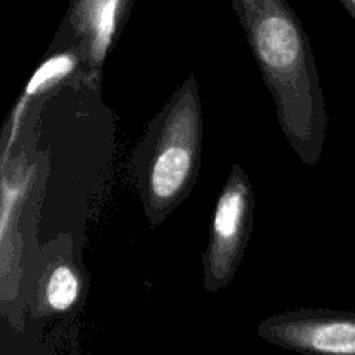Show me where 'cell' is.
I'll return each mask as SVG.
<instances>
[{
  "label": "cell",
  "instance_id": "cell-1",
  "mask_svg": "<svg viewBox=\"0 0 355 355\" xmlns=\"http://www.w3.org/2000/svg\"><path fill=\"white\" fill-rule=\"evenodd\" d=\"M232 9L272 96L279 128L302 163L315 166L324 149L328 113L300 17L284 0H232Z\"/></svg>",
  "mask_w": 355,
  "mask_h": 355
},
{
  "label": "cell",
  "instance_id": "cell-2",
  "mask_svg": "<svg viewBox=\"0 0 355 355\" xmlns=\"http://www.w3.org/2000/svg\"><path fill=\"white\" fill-rule=\"evenodd\" d=\"M203 148V107L194 75L172 94L132 151L127 180L153 229L159 227L196 186Z\"/></svg>",
  "mask_w": 355,
  "mask_h": 355
},
{
  "label": "cell",
  "instance_id": "cell-3",
  "mask_svg": "<svg viewBox=\"0 0 355 355\" xmlns=\"http://www.w3.org/2000/svg\"><path fill=\"white\" fill-rule=\"evenodd\" d=\"M255 193L241 165L229 172L215 205L208 245L203 253V281L208 293L224 290L238 274L253 232Z\"/></svg>",
  "mask_w": 355,
  "mask_h": 355
},
{
  "label": "cell",
  "instance_id": "cell-4",
  "mask_svg": "<svg viewBox=\"0 0 355 355\" xmlns=\"http://www.w3.org/2000/svg\"><path fill=\"white\" fill-rule=\"evenodd\" d=\"M257 335L305 355H355V312L297 309L263 319Z\"/></svg>",
  "mask_w": 355,
  "mask_h": 355
},
{
  "label": "cell",
  "instance_id": "cell-5",
  "mask_svg": "<svg viewBox=\"0 0 355 355\" xmlns=\"http://www.w3.org/2000/svg\"><path fill=\"white\" fill-rule=\"evenodd\" d=\"M127 7L125 2H80L73 6V24L92 66H99L106 58Z\"/></svg>",
  "mask_w": 355,
  "mask_h": 355
},
{
  "label": "cell",
  "instance_id": "cell-6",
  "mask_svg": "<svg viewBox=\"0 0 355 355\" xmlns=\"http://www.w3.org/2000/svg\"><path fill=\"white\" fill-rule=\"evenodd\" d=\"M82 293V279L71 263H58L49 269L42 281L40 305L51 314L69 311Z\"/></svg>",
  "mask_w": 355,
  "mask_h": 355
},
{
  "label": "cell",
  "instance_id": "cell-7",
  "mask_svg": "<svg viewBox=\"0 0 355 355\" xmlns=\"http://www.w3.org/2000/svg\"><path fill=\"white\" fill-rule=\"evenodd\" d=\"M71 59L69 58H55V59H51V61L45 62V66H42L40 69H38L37 75L33 76V80H31V85L30 89L35 90L37 87H44V85H49L47 82H51V80H58L61 78L62 75H64L68 69H71Z\"/></svg>",
  "mask_w": 355,
  "mask_h": 355
},
{
  "label": "cell",
  "instance_id": "cell-8",
  "mask_svg": "<svg viewBox=\"0 0 355 355\" xmlns=\"http://www.w3.org/2000/svg\"><path fill=\"white\" fill-rule=\"evenodd\" d=\"M340 6L349 12L350 17L355 19V0H340Z\"/></svg>",
  "mask_w": 355,
  "mask_h": 355
}]
</instances>
